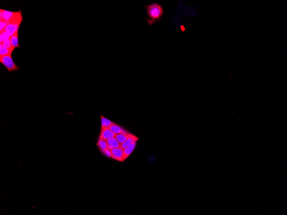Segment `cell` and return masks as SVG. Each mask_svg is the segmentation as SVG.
I'll return each mask as SVG.
<instances>
[{
	"mask_svg": "<svg viewBox=\"0 0 287 215\" xmlns=\"http://www.w3.org/2000/svg\"><path fill=\"white\" fill-rule=\"evenodd\" d=\"M136 141L132 142L127 147L123 149V161L127 159L133 152L136 145Z\"/></svg>",
	"mask_w": 287,
	"mask_h": 215,
	"instance_id": "obj_6",
	"label": "cell"
},
{
	"mask_svg": "<svg viewBox=\"0 0 287 215\" xmlns=\"http://www.w3.org/2000/svg\"><path fill=\"white\" fill-rule=\"evenodd\" d=\"M102 152L108 157H112V152H111V149H109L106 148L105 149H104V150H102Z\"/></svg>",
	"mask_w": 287,
	"mask_h": 215,
	"instance_id": "obj_19",
	"label": "cell"
},
{
	"mask_svg": "<svg viewBox=\"0 0 287 215\" xmlns=\"http://www.w3.org/2000/svg\"><path fill=\"white\" fill-rule=\"evenodd\" d=\"M23 19L21 11H18L15 16L9 21V23L6 27L4 31L10 37L18 31Z\"/></svg>",
	"mask_w": 287,
	"mask_h": 215,
	"instance_id": "obj_2",
	"label": "cell"
},
{
	"mask_svg": "<svg viewBox=\"0 0 287 215\" xmlns=\"http://www.w3.org/2000/svg\"><path fill=\"white\" fill-rule=\"evenodd\" d=\"M112 158L118 161L123 162V149L122 147L114 148L111 149Z\"/></svg>",
	"mask_w": 287,
	"mask_h": 215,
	"instance_id": "obj_4",
	"label": "cell"
},
{
	"mask_svg": "<svg viewBox=\"0 0 287 215\" xmlns=\"http://www.w3.org/2000/svg\"><path fill=\"white\" fill-rule=\"evenodd\" d=\"M101 119V129L104 127H109L112 124H114V122L108 120L103 116L100 115Z\"/></svg>",
	"mask_w": 287,
	"mask_h": 215,
	"instance_id": "obj_13",
	"label": "cell"
},
{
	"mask_svg": "<svg viewBox=\"0 0 287 215\" xmlns=\"http://www.w3.org/2000/svg\"><path fill=\"white\" fill-rule=\"evenodd\" d=\"M0 63L5 66L8 72L18 71L20 69L14 62L12 54L0 56Z\"/></svg>",
	"mask_w": 287,
	"mask_h": 215,
	"instance_id": "obj_3",
	"label": "cell"
},
{
	"mask_svg": "<svg viewBox=\"0 0 287 215\" xmlns=\"http://www.w3.org/2000/svg\"><path fill=\"white\" fill-rule=\"evenodd\" d=\"M0 43L10 39V36L5 32V31H0Z\"/></svg>",
	"mask_w": 287,
	"mask_h": 215,
	"instance_id": "obj_17",
	"label": "cell"
},
{
	"mask_svg": "<svg viewBox=\"0 0 287 215\" xmlns=\"http://www.w3.org/2000/svg\"><path fill=\"white\" fill-rule=\"evenodd\" d=\"M1 44L3 46H4V47L8 49H10V50L14 51V49H15L12 46V45H11L10 38V39L6 40V41H4L1 42Z\"/></svg>",
	"mask_w": 287,
	"mask_h": 215,
	"instance_id": "obj_16",
	"label": "cell"
},
{
	"mask_svg": "<svg viewBox=\"0 0 287 215\" xmlns=\"http://www.w3.org/2000/svg\"><path fill=\"white\" fill-rule=\"evenodd\" d=\"M109 129L114 133L115 134H127L128 132L126 130L122 129L121 127L117 125V124L114 123L112 124L111 126L108 127Z\"/></svg>",
	"mask_w": 287,
	"mask_h": 215,
	"instance_id": "obj_7",
	"label": "cell"
},
{
	"mask_svg": "<svg viewBox=\"0 0 287 215\" xmlns=\"http://www.w3.org/2000/svg\"><path fill=\"white\" fill-rule=\"evenodd\" d=\"M13 50H10L6 48L3 46L2 45L0 44V56H6V55L12 54Z\"/></svg>",
	"mask_w": 287,
	"mask_h": 215,
	"instance_id": "obj_14",
	"label": "cell"
},
{
	"mask_svg": "<svg viewBox=\"0 0 287 215\" xmlns=\"http://www.w3.org/2000/svg\"><path fill=\"white\" fill-rule=\"evenodd\" d=\"M2 11L3 18L2 19L6 21H9L11 20L17 13V12H13L7 10H2Z\"/></svg>",
	"mask_w": 287,
	"mask_h": 215,
	"instance_id": "obj_9",
	"label": "cell"
},
{
	"mask_svg": "<svg viewBox=\"0 0 287 215\" xmlns=\"http://www.w3.org/2000/svg\"><path fill=\"white\" fill-rule=\"evenodd\" d=\"M149 19L147 23L149 25H152L159 20L163 14V10L162 6L157 4H153L145 6Z\"/></svg>",
	"mask_w": 287,
	"mask_h": 215,
	"instance_id": "obj_1",
	"label": "cell"
},
{
	"mask_svg": "<svg viewBox=\"0 0 287 215\" xmlns=\"http://www.w3.org/2000/svg\"><path fill=\"white\" fill-rule=\"evenodd\" d=\"M9 23V21H6L2 18H0V31L4 30L6 27Z\"/></svg>",
	"mask_w": 287,
	"mask_h": 215,
	"instance_id": "obj_18",
	"label": "cell"
},
{
	"mask_svg": "<svg viewBox=\"0 0 287 215\" xmlns=\"http://www.w3.org/2000/svg\"><path fill=\"white\" fill-rule=\"evenodd\" d=\"M107 144L112 146L113 148H117L121 147V145L119 143L115 137L105 140Z\"/></svg>",
	"mask_w": 287,
	"mask_h": 215,
	"instance_id": "obj_10",
	"label": "cell"
},
{
	"mask_svg": "<svg viewBox=\"0 0 287 215\" xmlns=\"http://www.w3.org/2000/svg\"><path fill=\"white\" fill-rule=\"evenodd\" d=\"M18 32H16L13 36L10 37V40L11 45L14 48H20L19 44L18 36Z\"/></svg>",
	"mask_w": 287,
	"mask_h": 215,
	"instance_id": "obj_11",
	"label": "cell"
},
{
	"mask_svg": "<svg viewBox=\"0 0 287 215\" xmlns=\"http://www.w3.org/2000/svg\"><path fill=\"white\" fill-rule=\"evenodd\" d=\"M129 134L130 133H128L127 134H117L116 135L115 138H116L119 143L121 145L126 141L129 136Z\"/></svg>",
	"mask_w": 287,
	"mask_h": 215,
	"instance_id": "obj_12",
	"label": "cell"
},
{
	"mask_svg": "<svg viewBox=\"0 0 287 215\" xmlns=\"http://www.w3.org/2000/svg\"><path fill=\"white\" fill-rule=\"evenodd\" d=\"M116 135V134L113 132L108 127H104L101 129L99 138L105 140H107L115 137Z\"/></svg>",
	"mask_w": 287,
	"mask_h": 215,
	"instance_id": "obj_5",
	"label": "cell"
},
{
	"mask_svg": "<svg viewBox=\"0 0 287 215\" xmlns=\"http://www.w3.org/2000/svg\"><path fill=\"white\" fill-rule=\"evenodd\" d=\"M97 145L98 146L99 148L101 150V151L107 148V143L106 141L105 140L101 139V138L99 139Z\"/></svg>",
	"mask_w": 287,
	"mask_h": 215,
	"instance_id": "obj_15",
	"label": "cell"
},
{
	"mask_svg": "<svg viewBox=\"0 0 287 215\" xmlns=\"http://www.w3.org/2000/svg\"><path fill=\"white\" fill-rule=\"evenodd\" d=\"M138 140V138L134 135L131 134L130 133L129 134V136H128L127 139L126 140V141L123 143L122 144H121V147H122V149H125L128 146L130 145L134 141H135Z\"/></svg>",
	"mask_w": 287,
	"mask_h": 215,
	"instance_id": "obj_8",
	"label": "cell"
}]
</instances>
